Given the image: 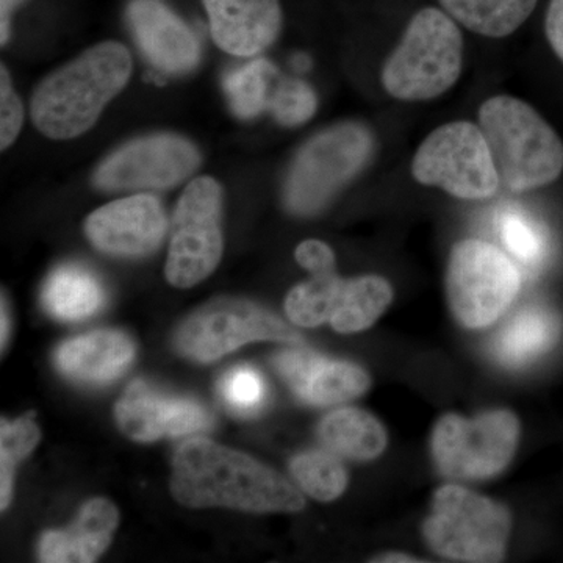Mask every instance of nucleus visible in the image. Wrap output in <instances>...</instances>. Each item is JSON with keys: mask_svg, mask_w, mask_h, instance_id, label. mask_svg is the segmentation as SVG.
Listing matches in <instances>:
<instances>
[{"mask_svg": "<svg viewBox=\"0 0 563 563\" xmlns=\"http://www.w3.org/2000/svg\"><path fill=\"white\" fill-rule=\"evenodd\" d=\"M211 38L233 57H257L276 43L284 25L280 0H201Z\"/></svg>", "mask_w": 563, "mask_h": 563, "instance_id": "nucleus-16", "label": "nucleus"}, {"mask_svg": "<svg viewBox=\"0 0 563 563\" xmlns=\"http://www.w3.org/2000/svg\"><path fill=\"white\" fill-rule=\"evenodd\" d=\"M2 331H0V343H2V351L5 350L7 340L10 335V317L9 309H7L5 296H2Z\"/></svg>", "mask_w": 563, "mask_h": 563, "instance_id": "nucleus-36", "label": "nucleus"}, {"mask_svg": "<svg viewBox=\"0 0 563 563\" xmlns=\"http://www.w3.org/2000/svg\"><path fill=\"white\" fill-rule=\"evenodd\" d=\"M41 431L33 415L0 424V507L5 510L13 495L14 470L18 462L35 450Z\"/></svg>", "mask_w": 563, "mask_h": 563, "instance_id": "nucleus-28", "label": "nucleus"}, {"mask_svg": "<svg viewBox=\"0 0 563 563\" xmlns=\"http://www.w3.org/2000/svg\"><path fill=\"white\" fill-rule=\"evenodd\" d=\"M413 179L465 201L492 198L501 187L479 124L451 121L433 129L415 151Z\"/></svg>", "mask_w": 563, "mask_h": 563, "instance_id": "nucleus-6", "label": "nucleus"}, {"mask_svg": "<svg viewBox=\"0 0 563 563\" xmlns=\"http://www.w3.org/2000/svg\"><path fill=\"white\" fill-rule=\"evenodd\" d=\"M499 229L504 244L515 257L525 263H536L542 258L543 236L531 221L521 214L507 213L504 214Z\"/></svg>", "mask_w": 563, "mask_h": 563, "instance_id": "nucleus-31", "label": "nucleus"}, {"mask_svg": "<svg viewBox=\"0 0 563 563\" xmlns=\"http://www.w3.org/2000/svg\"><path fill=\"white\" fill-rule=\"evenodd\" d=\"M344 280L331 272L312 274L309 280L296 285L285 301V312L295 324L317 328L331 321L342 296Z\"/></svg>", "mask_w": 563, "mask_h": 563, "instance_id": "nucleus-25", "label": "nucleus"}, {"mask_svg": "<svg viewBox=\"0 0 563 563\" xmlns=\"http://www.w3.org/2000/svg\"><path fill=\"white\" fill-rule=\"evenodd\" d=\"M172 493L195 509L298 512L306 504L301 492L269 466L207 439L188 440L174 454Z\"/></svg>", "mask_w": 563, "mask_h": 563, "instance_id": "nucleus-1", "label": "nucleus"}, {"mask_svg": "<svg viewBox=\"0 0 563 563\" xmlns=\"http://www.w3.org/2000/svg\"><path fill=\"white\" fill-rule=\"evenodd\" d=\"M24 2L27 0H0V43L2 46L9 43L14 13Z\"/></svg>", "mask_w": 563, "mask_h": 563, "instance_id": "nucleus-35", "label": "nucleus"}, {"mask_svg": "<svg viewBox=\"0 0 563 563\" xmlns=\"http://www.w3.org/2000/svg\"><path fill=\"white\" fill-rule=\"evenodd\" d=\"M373 144L372 133L357 122H343L307 141L285 180L287 209L301 217L321 210L362 172Z\"/></svg>", "mask_w": 563, "mask_h": 563, "instance_id": "nucleus-5", "label": "nucleus"}, {"mask_svg": "<svg viewBox=\"0 0 563 563\" xmlns=\"http://www.w3.org/2000/svg\"><path fill=\"white\" fill-rule=\"evenodd\" d=\"M114 413L121 431L141 443L206 431L213 421L201 404L166 398L140 379L125 388Z\"/></svg>", "mask_w": 563, "mask_h": 563, "instance_id": "nucleus-15", "label": "nucleus"}, {"mask_svg": "<svg viewBox=\"0 0 563 563\" xmlns=\"http://www.w3.org/2000/svg\"><path fill=\"white\" fill-rule=\"evenodd\" d=\"M463 69V36L443 9L413 14L398 46L385 58L380 84L401 102H428L453 90Z\"/></svg>", "mask_w": 563, "mask_h": 563, "instance_id": "nucleus-4", "label": "nucleus"}, {"mask_svg": "<svg viewBox=\"0 0 563 563\" xmlns=\"http://www.w3.org/2000/svg\"><path fill=\"white\" fill-rule=\"evenodd\" d=\"M391 299V285L384 277L346 279L331 324L342 333L365 331L387 310Z\"/></svg>", "mask_w": 563, "mask_h": 563, "instance_id": "nucleus-23", "label": "nucleus"}, {"mask_svg": "<svg viewBox=\"0 0 563 563\" xmlns=\"http://www.w3.org/2000/svg\"><path fill=\"white\" fill-rule=\"evenodd\" d=\"M296 262L312 274L331 272L335 266V255L324 242L306 240L296 247Z\"/></svg>", "mask_w": 563, "mask_h": 563, "instance_id": "nucleus-33", "label": "nucleus"}, {"mask_svg": "<svg viewBox=\"0 0 563 563\" xmlns=\"http://www.w3.org/2000/svg\"><path fill=\"white\" fill-rule=\"evenodd\" d=\"M135 357V344L120 331H96L63 343L55 355L58 369L84 384L113 383Z\"/></svg>", "mask_w": 563, "mask_h": 563, "instance_id": "nucleus-17", "label": "nucleus"}, {"mask_svg": "<svg viewBox=\"0 0 563 563\" xmlns=\"http://www.w3.org/2000/svg\"><path fill=\"white\" fill-rule=\"evenodd\" d=\"M125 18L144 57L161 73L184 76L201 62L195 32L165 0H129Z\"/></svg>", "mask_w": 563, "mask_h": 563, "instance_id": "nucleus-14", "label": "nucleus"}, {"mask_svg": "<svg viewBox=\"0 0 563 563\" xmlns=\"http://www.w3.org/2000/svg\"><path fill=\"white\" fill-rule=\"evenodd\" d=\"M106 292L98 277L79 265L55 269L44 285L43 303L52 317L80 321L102 309Z\"/></svg>", "mask_w": 563, "mask_h": 563, "instance_id": "nucleus-20", "label": "nucleus"}, {"mask_svg": "<svg viewBox=\"0 0 563 563\" xmlns=\"http://www.w3.org/2000/svg\"><path fill=\"white\" fill-rule=\"evenodd\" d=\"M290 470L301 490L318 501H333L346 490L347 473L343 463L324 451L296 455Z\"/></svg>", "mask_w": 563, "mask_h": 563, "instance_id": "nucleus-27", "label": "nucleus"}, {"mask_svg": "<svg viewBox=\"0 0 563 563\" xmlns=\"http://www.w3.org/2000/svg\"><path fill=\"white\" fill-rule=\"evenodd\" d=\"M558 335V318L547 310L526 309L499 331L493 351L504 365L520 366L550 350Z\"/></svg>", "mask_w": 563, "mask_h": 563, "instance_id": "nucleus-22", "label": "nucleus"}, {"mask_svg": "<svg viewBox=\"0 0 563 563\" xmlns=\"http://www.w3.org/2000/svg\"><path fill=\"white\" fill-rule=\"evenodd\" d=\"M131 52L102 41L41 80L33 91V124L51 140H74L90 131L103 109L131 80Z\"/></svg>", "mask_w": 563, "mask_h": 563, "instance_id": "nucleus-2", "label": "nucleus"}, {"mask_svg": "<svg viewBox=\"0 0 563 563\" xmlns=\"http://www.w3.org/2000/svg\"><path fill=\"white\" fill-rule=\"evenodd\" d=\"M220 395L225 409L235 417H254L266 402L265 380L250 366H239L222 377Z\"/></svg>", "mask_w": 563, "mask_h": 563, "instance_id": "nucleus-30", "label": "nucleus"}, {"mask_svg": "<svg viewBox=\"0 0 563 563\" xmlns=\"http://www.w3.org/2000/svg\"><path fill=\"white\" fill-rule=\"evenodd\" d=\"M222 188L211 176H199L185 187L174 210L172 242L165 274L176 288L206 280L222 257Z\"/></svg>", "mask_w": 563, "mask_h": 563, "instance_id": "nucleus-9", "label": "nucleus"}, {"mask_svg": "<svg viewBox=\"0 0 563 563\" xmlns=\"http://www.w3.org/2000/svg\"><path fill=\"white\" fill-rule=\"evenodd\" d=\"M518 437L520 422L506 410L483 413L473 420L446 415L433 429V461L444 476L485 479L509 465Z\"/></svg>", "mask_w": 563, "mask_h": 563, "instance_id": "nucleus-11", "label": "nucleus"}, {"mask_svg": "<svg viewBox=\"0 0 563 563\" xmlns=\"http://www.w3.org/2000/svg\"><path fill=\"white\" fill-rule=\"evenodd\" d=\"M277 76L279 70L265 58H257L229 73L224 79V92L233 114L240 120H252L268 110Z\"/></svg>", "mask_w": 563, "mask_h": 563, "instance_id": "nucleus-26", "label": "nucleus"}, {"mask_svg": "<svg viewBox=\"0 0 563 563\" xmlns=\"http://www.w3.org/2000/svg\"><path fill=\"white\" fill-rule=\"evenodd\" d=\"M24 124V109L5 66L0 69V147L5 151L16 141Z\"/></svg>", "mask_w": 563, "mask_h": 563, "instance_id": "nucleus-32", "label": "nucleus"}, {"mask_svg": "<svg viewBox=\"0 0 563 563\" xmlns=\"http://www.w3.org/2000/svg\"><path fill=\"white\" fill-rule=\"evenodd\" d=\"M201 165V152L176 133H154L122 144L96 169L103 191H150L176 187Z\"/></svg>", "mask_w": 563, "mask_h": 563, "instance_id": "nucleus-12", "label": "nucleus"}, {"mask_svg": "<svg viewBox=\"0 0 563 563\" xmlns=\"http://www.w3.org/2000/svg\"><path fill=\"white\" fill-rule=\"evenodd\" d=\"M374 562H385V563H412V562H420L418 559H412L410 555H404V554H384L380 555L379 559H374Z\"/></svg>", "mask_w": 563, "mask_h": 563, "instance_id": "nucleus-37", "label": "nucleus"}, {"mask_svg": "<svg viewBox=\"0 0 563 563\" xmlns=\"http://www.w3.org/2000/svg\"><path fill=\"white\" fill-rule=\"evenodd\" d=\"M166 225L161 201L150 192H136L92 211L85 221V233L106 254L143 257L161 246Z\"/></svg>", "mask_w": 563, "mask_h": 563, "instance_id": "nucleus-13", "label": "nucleus"}, {"mask_svg": "<svg viewBox=\"0 0 563 563\" xmlns=\"http://www.w3.org/2000/svg\"><path fill=\"white\" fill-rule=\"evenodd\" d=\"M457 24L487 38H506L517 32L539 0H439Z\"/></svg>", "mask_w": 563, "mask_h": 563, "instance_id": "nucleus-21", "label": "nucleus"}, {"mask_svg": "<svg viewBox=\"0 0 563 563\" xmlns=\"http://www.w3.org/2000/svg\"><path fill=\"white\" fill-rule=\"evenodd\" d=\"M252 342L299 343L301 335L257 303L222 298L190 314L174 339L180 354L202 363Z\"/></svg>", "mask_w": 563, "mask_h": 563, "instance_id": "nucleus-10", "label": "nucleus"}, {"mask_svg": "<svg viewBox=\"0 0 563 563\" xmlns=\"http://www.w3.org/2000/svg\"><path fill=\"white\" fill-rule=\"evenodd\" d=\"M448 301L465 328H487L520 290V274L506 254L483 240L455 244L448 262Z\"/></svg>", "mask_w": 563, "mask_h": 563, "instance_id": "nucleus-8", "label": "nucleus"}, {"mask_svg": "<svg viewBox=\"0 0 563 563\" xmlns=\"http://www.w3.org/2000/svg\"><path fill=\"white\" fill-rule=\"evenodd\" d=\"M369 384L368 374L358 366L320 357L296 395L312 406H332L358 398L368 390Z\"/></svg>", "mask_w": 563, "mask_h": 563, "instance_id": "nucleus-24", "label": "nucleus"}, {"mask_svg": "<svg viewBox=\"0 0 563 563\" xmlns=\"http://www.w3.org/2000/svg\"><path fill=\"white\" fill-rule=\"evenodd\" d=\"M120 525L114 504L91 499L80 510L76 523L65 531H49L41 537L40 561L46 563H90L109 548Z\"/></svg>", "mask_w": 563, "mask_h": 563, "instance_id": "nucleus-18", "label": "nucleus"}, {"mask_svg": "<svg viewBox=\"0 0 563 563\" xmlns=\"http://www.w3.org/2000/svg\"><path fill=\"white\" fill-rule=\"evenodd\" d=\"M510 532L503 506L459 487L444 485L433 496L424 537L443 558L461 562H499Z\"/></svg>", "mask_w": 563, "mask_h": 563, "instance_id": "nucleus-7", "label": "nucleus"}, {"mask_svg": "<svg viewBox=\"0 0 563 563\" xmlns=\"http://www.w3.org/2000/svg\"><path fill=\"white\" fill-rule=\"evenodd\" d=\"M544 33L551 49L563 62V0H551L548 5Z\"/></svg>", "mask_w": 563, "mask_h": 563, "instance_id": "nucleus-34", "label": "nucleus"}, {"mask_svg": "<svg viewBox=\"0 0 563 563\" xmlns=\"http://www.w3.org/2000/svg\"><path fill=\"white\" fill-rule=\"evenodd\" d=\"M268 110L284 128H296L312 120L318 110V96L306 81L282 77L274 85Z\"/></svg>", "mask_w": 563, "mask_h": 563, "instance_id": "nucleus-29", "label": "nucleus"}, {"mask_svg": "<svg viewBox=\"0 0 563 563\" xmlns=\"http://www.w3.org/2000/svg\"><path fill=\"white\" fill-rule=\"evenodd\" d=\"M477 124L507 190H537L562 176L563 141L531 103L510 95L492 96L481 103Z\"/></svg>", "mask_w": 563, "mask_h": 563, "instance_id": "nucleus-3", "label": "nucleus"}, {"mask_svg": "<svg viewBox=\"0 0 563 563\" xmlns=\"http://www.w3.org/2000/svg\"><path fill=\"white\" fill-rule=\"evenodd\" d=\"M318 435L331 453L352 461H369L387 446L383 424L361 409L333 410L321 421Z\"/></svg>", "mask_w": 563, "mask_h": 563, "instance_id": "nucleus-19", "label": "nucleus"}]
</instances>
